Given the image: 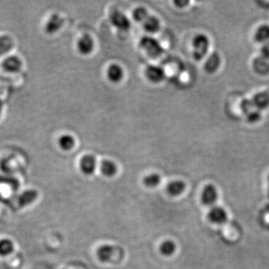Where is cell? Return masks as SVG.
I'll return each mask as SVG.
<instances>
[{
  "mask_svg": "<svg viewBox=\"0 0 269 269\" xmlns=\"http://www.w3.org/2000/svg\"><path fill=\"white\" fill-rule=\"evenodd\" d=\"M140 46L145 50L147 55L152 58H157L162 54V47L157 39L152 37H143L140 41Z\"/></svg>",
  "mask_w": 269,
  "mask_h": 269,
  "instance_id": "cell-1",
  "label": "cell"
},
{
  "mask_svg": "<svg viewBox=\"0 0 269 269\" xmlns=\"http://www.w3.org/2000/svg\"><path fill=\"white\" fill-rule=\"evenodd\" d=\"M209 46L210 41L205 35L200 34L194 38L193 41V57L196 61H200L206 56L208 52Z\"/></svg>",
  "mask_w": 269,
  "mask_h": 269,
  "instance_id": "cell-2",
  "label": "cell"
},
{
  "mask_svg": "<svg viewBox=\"0 0 269 269\" xmlns=\"http://www.w3.org/2000/svg\"><path fill=\"white\" fill-rule=\"evenodd\" d=\"M110 21L117 29L121 31H128L131 27L130 21L122 12L114 11L110 14Z\"/></svg>",
  "mask_w": 269,
  "mask_h": 269,
  "instance_id": "cell-3",
  "label": "cell"
},
{
  "mask_svg": "<svg viewBox=\"0 0 269 269\" xmlns=\"http://www.w3.org/2000/svg\"><path fill=\"white\" fill-rule=\"evenodd\" d=\"M217 190L214 185L209 184L204 187L201 193L202 204L205 206H213L217 200Z\"/></svg>",
  "mask_w": 269,
  "mask_h": 269,
  "instance_id": "cell-4",
  "label": "cell"
},
{
  "mask_svg": "<svg viewBox=\"0 0 269 269\" xmlns=\"http://www.w3.org/2000/svg\"><path fill=\"white\" fill-rule=\"evenodd\" d=\"M209 220L213 224H223L227 221V213L223 207L214 206L210 209L208 215Z\"/></svg>",
  "mask_w": 269,
  "mask_h": 269,
  "instance_id": "cell-5",
  "label": "cell"
},
{
  "mask_svg": "<svg viewBox=\"0 0 269 269\" xmlns=\"http://www.w3.org/2000/svg\"><path fill=\"white\" fill-rule=\"evenodd\" d=\"M22 66V61L17 55H9L2 63V68L8 73H18L21 71Z\"/></svg>",
  "mask_w": 269,
  "mask_h": 269,
  "instance_id": "cell-6",
  "label": "cell"
},
{
  "mask_svg": "<svg viewBox=\"0 0 269 269\" xmlns=\"http://www.w3.org/2000/svg\"><path fill=\"white\" fill-rule=\"evenodd\" d=\"M80 169L85 175H92L97 168V160L92 155H85L80 161Z\"/></svg>",
  "mask_w": 269,
  "mask_h": 269,
  "instance_id": "cell-7",
  "label": "cell"
},
{
  "mask_svg": "<svg viewBox=\"0 0 269 269\" xmlns=\"http://www.w3.org/2000/svg\"><path fill=\"white\" fill-rule=\"evenodd\" d=\"M63 24H64V20L59 14H52L46 24L45 31L49 35H54L60 30Z\"/></svg>",
  "mask_w": 269,
  "mask_h": 269,
  "instance_id": "cell-8",
  "label": "cell"
},
{
  "mask_svg": "<svg viewBox=\"0 0 269 269\" xmlns=\"http://www.w3.org/2000/svg\"><path fill=\"white\" fill-rule=\"evenodd\" d=\"M146 76L150 81L158 83L164 80L165 72L160 66L150 65L146 70Z\"/></svg>",
  "mask_w": 269,
  "mask_h": 269,
  "instance_id": "cell-9",
  "label": "cell"
},
{
  "mask_svg": "<svg viewBox=\"0 0 269 269\" xmlns=\"http://www.w3.org/2000/svg\"><path fill=\"white\" fill-rule=\"evenodd\" d=\"M253 67L260 75H268L269 74V58L262 55L257 57L253 62Z\"/></svg>",
  "mask_w": 269,
  "mask_h": 269,
  "instance_id": "cell-10",
  "label": "cell"
},
{
  "mask_svg": "<svg viewBox=\"0 0 269 269\" xmlns=\"http://www.w3.org/2000/svg\"><path fill=\"white\" fill-rule=\"evenodd\" d=\"M77 48L82 55L91 54L94 49V41L92 38L88 35H83L77 43Z\"/></svg>",
  "mask_w": 269,
  "mask_h": 269,
  "instance_id": "cell-11",
  "label": "cell"
},
{
  "mask_svg": "<svg viewBox=\"0 0 269 269\" xmlns=\"http://www.w3.org/2000/svg\"><path fill=\"white\" fill-rule=\"evenodd\" d=\"M254 108L257 110L265 109L269 107V93L268 91H262L257 93L251 99Z\"/></svg>",
  "mask_w": 269,
  "mask_h": 269,
  "instance_id": "cell-12",
  "label": "cell"
},
{
  "mask_svg": "<svg viewBox=\"0 0 269 269\" xmlns=\"http://www.w3.org/2000/svg\"><path fill=\"white\" fill-rule=\"evenodd\" d=\"M221 64V58L217 53H213L207 58L205 63V71L208 74H214Z\"/></svg>",
  "mask_w": 269,
  "mask_h": 269,
  "instance_id": "cell-13",
  "label": "cell"
},
{
  "mask_svg": "<svg viewBox=\"0 0 269 269\" xmlns=\"http://www.w3.org/2000/svg\"><path fill=\"white\" fill-rule=\"evenodd\" d=\"M114 254V247L110 244H104L97 250V257L103 263L110 261Z\"/></svg>",
  "mask_w": 269,
  "mask_h": 269,
  "instance_id": "cell-14",
  "label": "cell"
},
{
  "mask_svg": "<svg viewBox=\"0 0 269 269\" xmlns=\"http://www.w3.org/2000/svg\"><path fill=\"white\" fill-rule=\"evenodd\" d=\"M38 195V191L35 190H27L20 195L18 204L21 207H27L32 204L33 202L36 200Z\"/></svg>",
  "mask_w": 269,
  "mask_h": 269,
  "instance_id": "cell-15",
  "label": "cell"
},
{
  "mask_svg": "<svg viewBox=\"0 0 269 269\" xmlns=\"http://www.w3.org/2000/svg\"><path fill=\"white\" fill-rule=\"evenodd\" d=\"M107 76L108 80L112 82H119L124 77V71L121 66L115 64H111L107 71Z\"/></svg>",
  "mask_w": 269,
  "mask_h": 269,
  "instance_id": "cell-16",
  "label": "cell"
},
{
  "mask_svg": "<svg viewBox=\"0 0 269 269\" xmlns=\"http://www.w3.org/2000/svg\"><path fill=\"white\" fill-rule=\"evenodd\" d=\"M14 42L13 38L9 35L0 36V57L3 56L9 53L14 48Z\"/></svg>",
  "mask_w": 269,
  "mask_h": 269,
  "instance_id": "cell-17",
  "label": "cell"
},
{
  "mask_svg": "<svg viewBox=\"0 0 269 269\" xmlns=\"http://www.w3.org/2000/svg\"><path fill=\"white\" fill-rule=\"evenodd\" d=\"M186 184L182 180H174L167 185V191L172 196H178L184 191Z\"/></svg>",
  "mask_w": 269,
  "mask_h": 269,
  "instance_id": "cell-18",
  "label": "cell"
},
{
  "mask_svg": "<svg viewBox=\"0 0 269 269\" xmlns=\"http://www.w3.org/2000/svg\"><path fill=\"white\" fill-rule=\"evenodd\" d=\"M100 171L106 177H111L117 172V165L111 160H104L100 165Z\"/></svg>",
  "mask_w": 269,
  "mask_h": 269,
  "instance_id": "cell-19",
  "label": "cell"
},
{
  "mask_svg": "<svg viewBox=\"0 0 269 269\" xmlns=\"http://www.w3.org/2000/svg\"><path fill=\"white\" fill-rule=\"evenodd\" d=\"M58 145L63 150L69 151V150H72L75 146V139L71 134H62L58 138Z\"/></svg>",
  "mask_w": 269,
  "mask_h": 269,
  "instance_id": "cell-20",
  "label": "cell"
},
{
  "mask_svg": "<svg viewBox=\"0 0 269 269\" xmlns=\"http://www.w3.org/2000/svg\"><path fill=\"white\" fill-rule=\"evenodd\" d=\"M144 29L150 33H155L160 28V21L154 16H149L148 18L143 23Z\"/></svg>",
  "mask_w": 269,
  "mask_h": 269,
  "instance_id": "cell-21",
  "label": "cell"
},
{
  "mask_svg": "<svg viewBox=\"0 0 269 269\" xmlns=\"http://www.w3.org/2000/svg\"><path fill=\"white\" fill-rule=\"evenodd\" d=\"M256 41L259 43H265L269 41V26L263 25L259 27L254 35Z\"/></svg>",
  "mask_w": 269,
  "mask_h": 269,
  "instance_id": "cell-22",
  "label": "cell"
},
{
  "mask_svg": "<svg viewBox=\"0 0 269 269\" xmlns=\"http://www.w3.org/2000/svg\"><path fill=\"white\" fill-rule=\"evenodd\" d=\"M14 243L8 239H2L0 240V256L6 257L12 254L14 251Z\"/></svg>",
  "mask_w": 269,
  "mask_h": 269,
  "instance_id": "cell-23",
  "label": "cell"
},
{
  "mask_svg": "<svg viewBox=\"0 0 269 269\" xmlns=\"http://www.w3.org/2000/svg\"><path fill=\"white\" fill-rule=\"evenodd\" d=\"M176 244L171 240H166L160 245V250L161 254L164 256H171L176 250Z\"/></svg>",
  "mask_w": 269,
  "mask_h": 269,
  "instance_id": "cell-24",
  "label": "cell"
},
{
  "mask_svg": "<svg viewBox=\"0 0 269 269\" xmlns=\"http://www.w3.org/2000/svg\"><path fill=\"white\" fill-rule=\"evenodd\" d=\"M160 182H161V177L157 173L149 174L144 180V185L149 188H155L158 187Z\"/></svg>",
  "mask_w": 269,
  "mask_h": 269,
  "instance_id": "cell-25",
  "label": "cell"
},
{
  "mask_svg": "<svg viewBox=\"0 0 269 269\" xmlns=\"http://www.w3.org/2000/svg\"><path fill=\"white\" fill-rule=\"evenodd\" d=\"M149 16L150 15H149L147 10L142 7L137 8L133 12V18H134V21H136L137 22L144 23Z\"/></svg>",
  "mask_w": 269,
  "mask_h": 269,
  "instance_id": "cell-26",
  "label": "cell"
},
{
  "mask_svg": "<svg viewBox=\"0 0 269 269\" xmlns=\"http://www.w3.org/2000/svg\"><path fill=\"white\" fill-rule=\"evenodd\" d=\"M245 115L247 121L250 124L257 123L261 118V114H260V111H259V110H253V111L247 113Z\"/></svg>",
  "mask_w": 269,
  "mask_h": 269,
  "instance_id": "cell-27",
  "label": "cell"
},
{
  "mask_svg": "<svg viewBox=\"0 0 269 269\" xmlns=\"http://www.w3.org/2000/svg\"><path fill=\"white\" fill-rule=\"evenodd\" d=\"M240 107H241L242 111L244 113V114H247L250 111H253L254 108V104L252 103V100H248V99L243 100Z\"/></svg>",
  "mask_w": 269,
  "mask_h": 269,
  "instance_id": "cell-28",
  "label": "cell"
},
{
  "mask_svg": "<svg viewBox=\"0 0 269 269\" xmlns=\"http://www.w3.org/2000/svg\"><path fill=\"white\" fill-rule=\"evenodd\" d=\"M262 55L269 58V41L263 44L261 50Z\"/></svg>",
  "mask_w": 269,
  "mask_h": 269,
  "instance_id": "cell-29",
  "label": "cell"
},
{
  "mask_svg": "<svg viewBox=\"0 0 269 269\" xmlns=\"http://www.w3.org/2000/svg\"><path fill=\"white\" fill-rule=\"evenodd\" d=\"M174 3L176 4L177 7H180V8H184V7L187 6L189 2L188 1H186V0H177L175 1Z\"/></svg>",
  "mask_w": 269,
  "mask_h": 269,
  "instance_id": "cell-30",
  "label": "cell"
},
{
  "mask_svg": "<svg viewBox=\"0 0 269 269\" xmlns=\"http://www.w3.org/2000/svg\"><path fill=\"white\" fill-rule=\"evenodd\" d=\"M2 110H3V102L0 100V116L2 114Z\"/></svg>",
  "mask_w": 269,
  "mask_h": 269,
  "instance_id": "cell-31",
  "label": "cell"
},
{
  "mask_svg": "<svg viewBox=\"0 0 269 269\" xmlns=\"http://www.w3.org/2000/svg\"><path fill=\"white\" fill-rule=\"evenodd\" d=\"M268 183H269V191H268V194H269V176H268Z\"/></svg>",
  "mask_w": 269,
  "mask_h": 269,
  "instance_id": "cell-32",
  "label": "cell"
}]
</instances>
